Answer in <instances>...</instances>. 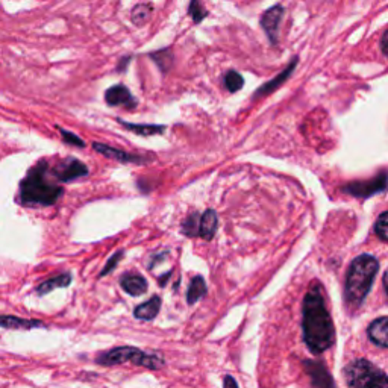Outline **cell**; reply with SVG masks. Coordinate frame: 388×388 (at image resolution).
I'll return each instance as SVG.
<instances>
[{
	"label": "cell",
	"mask_w": 388,
	"mask_h": 388,
	"mask_svg": "<svg viewBox=\"0 0 388 388\" xmlns=\"http://www.w3.org/2000/svg\"><path fill=\"white\" fill-rule=\"evenodd\" d=\"M332 319L324 305L322 288L315 284L303 302V336L312 354L328 350L336 340Z\"/></svg>",
	"instance_id": "6da1fadb"
},
{
	"label": "cell",
	"mask_w": 388,
	"mask_h": 388,
	"mask_svg": "<svg viewBox=\"0 0 388 388\" xmlns=\"http://www.w3.org/2000/svg\"><path fill=\"white\" fill-rule=\"evenodd\" d=\"M50 167L48 161H40L35 164L28 175L20 182L19 199L24 206H50L55 205L62 194L64 188L52 182Z\"/></svg>",
	"instance_id": "7a4b0ae2"
},
{
	"label": "cell",
	"mask_w": 388,
	"mask_h": 388,
	"mask_svg": "<svg viewBox=\"0 0 388 388\" xmlns=\"http://www.w3.org/2000/svg\"><path fill=\"white\" fill-rule=\"evenodd\" d=\"M379 264L376 258L361 255L352 263L346 279V299L350 306H359L375 281Z\"/></svg>",
	"instance_id": "3957f363"
},
{
	"label": "cell",
	"mask_w": 388,
	"mask_h": 388,
	"mask_svg": "<svg viewBox=\"0 0 388 388\" xmlns=\"http://www.w3.org/2000/svg\"><path fill=\"white\" fill-rule=\"evenodd\" d=\"M134 363L135 366H141L150 370H159L161 367H164L166 361L162 359L161 355L157 354H148V352H143L137 347L132 346H120L114 347L111 350L102 352L101 355H97L96 363L111 367V366H119L123 363Z\"/></svg>",
	"instance_id": "277c9868"
},
{
	"label": "cell",
	"mask_w": 388,
	"mask_h": 388,
	"mask_svg": "<svg viewBox=\"0 0 388 388\" xmlns=\"http://www.w3.org/2000/svg\"><path fill=\"white\" fill-rule=\"evenodd\" d=\"M345 376L352 388H388V376L367 359L349 364Z\"/></svg>",
	"instance_id": "5b68a950"
},
{
	"label": "cell",
	"mask_w": 388,
	"mask_h": 388,
	"mask_svg": "<svg viewBox=\"0 0 388 388\" xmlns=\"http://www.w3.org/2000/svg\"><path fill=\"white\" fill-rule=\"evenodd\" d=\"M52 170V176L59 182H73V180L88 175V167L76 158H66Z\"/></svg>",
	"instance_id": "8992f818"
},
{
	"label": "cell",
	"mask_w": 388,
	"mask_h": 388,
	"mask_svg": "<svg viewBox=\"0 0 388 388\" xmlns=\"http://www.w3.org/2000/svg\"><path fill=\"white\" fill-rule=\"evenodd\" d=\"M285 14V10L282 5H275L272 8L261 15V28L266 32V35L268 37L270 44L276 46L278 44V37H279V24H281L282 17Z\"/></svg>",
	"instance_id": "52a82bcc"
},
{
	"label": "cell",
	"mask_w": 388,
	"mask_h": 388,
	"mask_svg": "<svg viewBox=\"0 0 388 388\" xmlns=\"http://www.w3.org/2000/svg\"><path fill=\"white\" fill-rule=\"evenodd\" d=\"M388 185V175L381 173L372 180H364V182H352L345 187V192L358 197H368L375 193L384 192Z\"/></svg>",
	"instance_id": "ba28073f"
},
{
	"label": "cell",
	"mask_w": 388,
	"mask_h": 388,
	"mask_svg": "<svg viewBox=\"0 0 388 388\" xmlns=\"http://www.w3.org/2000/svg\"><path fill=\"white\" fill-rule=\"evenodd\" d=\"M93 149L97 153H101V155L110 158V159H114V161L123 162V164H146V162L150 161L148 157L135 155V153L115 149V148H111V146H108V144H102V143H93Z\"/></svg>",
	"instance_id": "9c48e42d"
},
{
	"label": "cell",
	"mask_w": 388,
	"mask_h": 388,
	"mask_svg": "<svg viewBox=\"0 0 388 388\" xmlns=\"http://www.w3.org/2000/svg\"><path fill=\"white\" fill-rule=\"evenodd\" d=\"M105 102L110 106H124L128 108V110H134V108H137L138 105L137 99L132 96L131 89L122 84H117L106 89Z\"/></svg>",
	"instance_id": "30bf717a"
},
{
	"label": "cell",
	"mask_w": 388,
	"mask_h": 388,
	"mask_svg": "<svg viewBox=\"0 0 388 388\" xmlns=\"http://www.w3.org/2000/svg\"><path fill=\"white\" fill-rule=\"evenodd\" d=\"M303 366L315 388H336L326 367L319 363V361H305Z\"/></svg>",
	"instance_id": "8fae6325"
},
{
	"label": "cell",
	"mask_w": 388,
	"mask_h": 388,
	"mask_svg": "<svg viewBox=\"0 0 388 388\" xmlns=\"http://www.w3.org/2000/svg\"><path fill=\"white\" fill-rule=\"evenodd\" d=\"M297 58H293V61L290 62V66H288L285 70H282L281 73H279L276 78H273L272 80H268V82H266L263 87L261 88H258L257 92H255V94H254V97L255 99H258V97H266V96H268V94H272L273 92H276V89L281 87V85H284L287 80H288V78L292 76V73L294 71V69H296V66H297Z\"/></svg>",
	"instance_id": "7c38bea8"
},
{
	"label": "cell",
	"mask_w": 388,
	"mask_h": 388,
	"mask_svg": "<svg viewBox=\"0 0 388 388\" xmlns=\"http://www.w3.org/2000/svg\"><path fill=\"white\" fill-rule=\"evenodd\" d=\"M120 287L129 296H141L148 292V281L138 273H124L120 278Z\"/></svg>",
	"instance_id": "4fadbf2b"
},
{
	"label": "cell",
	"mask_w": 388,
	"mask_h": 388,
	"mask_svg": "<svg viewBox=\"0 0 388 388\" xmlns=\"http://www.w3.org/2000/svg\"><path fill=\"white\" fill-rule=\"evenodd\" d=\"M0 328L5 329H37V328H46L41 320L35 319H22L17 315H0Z\"/></svg>",
	"instance_id": "5bb4252c"
},
{
	"label": "cell",
	"mask_w": 388,
	"mask_h": 388,
	"mask_svg": "<svg viewBox=\"0 0 388 388\" xmlns=\"http://www.w3.org/2000/svg\"><path fill=\"white\" fill-rule=\"evenodd\" d=\"M368 337L375 345L381 347H388V317L378 319L370 324Z\"/></svg>",
	"instance_id": "9a60e30c"
},
{
	"label": "cell",
	"mask_w": 388,
	"mask_h": 388,
	"mask_svg": "<svg viewBox=\"0 0 388 388\" xmlns=\"http://www.w3.org/2000/svg\"><path fill=\"white\" fill-rule=\"evenodd\" d=\"M159 308H161V297L153 296L152 299H149L148 302L138 305L137 308L134 310V315H135V319L149 322L157 317L159 312Z\"/></svg>",
	"instance_id": "2e32d148"
},
{
	"label": "cell",
	"mask_w": 388,
	"mask_h": 388,
	"mask_svg": "<svg viewBox=\"0 0 388 388\" xmlns=\"http://www.w3.org/2000/svg\"><path fill=\"white\" fill-rule=\"evenodd\" d=\"M71 279L73 278H71L70 273H61L58 276H53L37 287V294L43 297L52 293L53 290H58V288H67L71 284Z\"/></svg>",
	"instance_id": "e0dca14e"
},
{
	"label": "cell",
	"mask_w": 388,
	"mask_h": 388,
	"mask_svg": "<svg viewBox=\"0 0 388 388\" xmlns=\"http://www.w3.org/2000/svg\"><path fill=\"white\" fill-rule=\"evenodd\" d=\"M217 231V214L213 210L205 211L199 219V236L205 240H211Z\"/></svg>",
	"instance_id": "ac0fdd59"
},
{
	"label": "cell",
	"mask_w": 388,
	"mask_h": 388,
	"mask_svg": "<svg viewBox=\"0 0 388 388\" xmlns=\"http://www.w3.org/2000/svg\"><path fill=\"white\" fill-rule=\"evenodd\" d=\"M124 129H128L137 135H143V137H150V135H159L166 131V126L162 124H135V123H129L124 122L122 119H117Z\"/></svg>",
	"instance_id": "d6986e66"
},
{
	"label": "cell",
	"mask_w": 388,
	"mask_h": 388,
	"mask_svg": "<svg viewBox=\"0 0 388 388\" xmlns=\"http://www.w3.org/2000/svg\"><path fill=\"white\" fill-rule=\"evenodd\" d=\"M205 293H206V285H205L203 278L202 276H196V278H193L192 285H189V288H188L187 302L189 305H193V303H196L197 301H199L201 297H203Z\"/></svg>",
	"instance_id": "ffe728a7"
},
{
	"label": "cell",
	"mask_w": 388,
	"mask_h": 388,
	"mask_svg": "<svg viewBox=\"0 0 388 388\" xmlns=\"http://www.w3.org/2000/svg\"><path fill=\"white\" fill-rule=\"evenodd\" d=\"M153 11V6L150 3H138L134 6L132 14H131V20L134 24L137 26H143L146 22H149L150 15Z\"/></svg>",
	"instance_id": "44dd1931"
},
{
	"label": "cell",
	"mask_w": 388,
	"mask_h": 388,
	"mask_svg": "<svg viewBox=\"0 0 388 388\" xmlns=\"http://www.w3.org/2000/svg\"><path fill=\"white\" fill-rule=\"evenodd\" d=\"M223 84L229 93H237L243 88V85H245V78H243L238 71L229 70L228 73H224L223 76Z\"/></svg>",
	"instance_id": "7402d4cb"
},
{
	"label": "cell",
	"mask_w": 388,
	"mask_h": 388,
	"mask_svg": "<svg viewBox=\"0 0 388 388\" xmlns=\"http://www.w3.org/2000/svg\"><path fill=\"white\" fill-rule=\"evenodd\" d=\"M188 14H189V17H192L196 24H199L201 22H203L206 19V17H208V11L205 10L201 0H189Z\"/></svg>",
	"instance_id": "603a6c76"
},
{
	"label": "cell",
	"mask_w": 388,
	"mask_h": 388,
	"mask_svg": "<svg viewBox=\"0 0 388 388\" xmlns=\"http://www.w3.org/2000/svg\"><path fill=\"white\" fill-rule=\"evenodd\" d=\"M150 58L157 62V66H159L162 71H167L171 66V61H173V55H171V52L168 49L152 53Z\"/></svg>",
	"instance_id": "cb8c5ba5"
},
{
	"label": "cell",
	"mask_w": 388,
	"mask_h": 388,
	"mask_svg": "<svg viewBox=\"0 0 388 388\" xmlns=\"http://www.w3.org/2000/svg\"><path fill=\"white\" fill-rule=\"evenodd\" d=\"M199 215L197 214H192L182 224V231L184 233L189 237H194V236H199Z\"/></svg>",
	"instance_id": "d4e9b609"
},
{
	"label": "cell",
	"mask_w": 388,
	"mask_h": 388,
	"mask_svg": "<svg viewBox=\"0 0 388 388\" xmlns=\"http://www.w3.org/2000/svg\"><path fill=\"white\" fill-rule=\"evenodd\" d=\"M124 257V250H117L115 254L113 255V257H110V259L106 261V264H105V267L102 268V272H101V275H99V278H105L106 275H110L113 270L119 266V263H120V259Z\"/></svg>",
	"instance_id": "484cf974"
},
{
	"label": "cell",
	"mask_w": 388,
	"mask_h": 388,
	"mask_svg": "<svg viewBox=\"0 0 388 388\" xmlns=\"http://www.w3.org/2000/svg\"><path fill=\"white\" fill-rule=\"evenodd\" d=\"M58 131H59V134H61V137H62V140H64V143H67V144H70V146H76V148H85V141L80 138V137H78L76 134H73V132H70V131H67V129H64V128H58Z\"/></svg>",
	"instance_id": "4316f807"
},
{
	"label": "cell",
	"mask_w": 388,
	"mask_h": 388,
	"mask_svg": "<svg viewBox=\"0 0 388 388\" xmlns=\"http://www.w3.org/2000/svg\"><path fill=\"white\" fill-rule=\"evenodd\" d=\"M375 232L378 233L379 238H382L384 241L388 243V211L384 213L381 217L378 219L375 224Z\"/></svg>",
	"instance_id": "83f0119b"
},
{
	"label": "cell",
	"mask_w": 388,
	"mask_h": 388,
	"mask_svg": "<svg viewBox=\"0 0 388 388\" xmlns=\"http://www.w3.org/2000/svg\"><path fill=\"white\" fill-rule=\"evenodd\" d=\"M379 46H381L382 53L388 58V29L382 34V38H381V43H379Z\"/></svg>",
	"instance_id": "f1b7e54d"
},
{
	"label": "cell",
	"mask_w": 388,
	"mask_h": 388,
	"mask_svg": "<svg viewBox=\"0 0 388 388\" xmlns=\"http://www.w3.org/2000/svg\"><path fill=\"white\" fill-rule=\"evenodd\" d=\"M223 388H238L236 379L232 376H227L224 378V382H223Z\"/></svg>",
	"instance_id": "f546056e"
},
{
	"label": "cell",
	"mask_w": 388,
	"mask_h": 388,
	"mask_svg": "<svg viewBox=\"0 0 388 388\" xmlns=\"http://www.w3.org/2000/svg\"><path fill=\"white\" fill-rule=\"evenodd\" d=\"M384 285H385V292H387V294H388V272H387L385 276H384Z\"/></svg>",
	"instance_id": "4dcf8cb0"
}]
</instances>
